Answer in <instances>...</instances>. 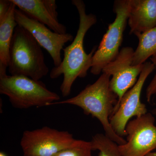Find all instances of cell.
Returning <instances> with one entry per match:
<instances>
[{"instance_id": "19", "label": "cell", "mask_w": 156, "mask_h": 156, "mask_svg": "<svg viewBox=\"0 0 156 156\" xmlns=\"http://www.w3.org/2000/svg\"><path fill=\"white\" fill-rule=\"evenodd\" d=\"M145 156H156V152H152L148 154Z\"/></svg>"}, {"instance_id": "15", "label": "cell", "mask_w": 156, "mask_h": 156, "mask_svg": "<svg viewBox=\"0 0 156 156\" xmlns=\"http://www.w3.org/2000/svg\"><path fill=\"white\" fill-rule=\"evenodd\" d=\"M90 142L92 151H99L98 156H122L119 145L105 134H95Z\"/></svg>"}, {"instance_id": "5", "label": "cell", "mask_w": 156, "mask_h": 156, "mask_svg": "<svg viewBox=\"0 0 156 156\" xmlns=\"http://www.w3.org/2000/svg\"><path fill=\"white\" fill-rule=\"evenodd\" d=\"M113 9L115 19L109 25L108 30L93 56L90 72L94 75H98L102 72L104 68L114 60L119 53L123 33L129 17L130 0L115 1Z\"/></svg>"}, {"instance_id": "7", "label": "cell", "mask_w": 156, "mask_h": 156, "mask_svg": "<svg viewBox=\"0 0 156 156\" xmlns=\"http://www.w3.org/2000/svg\"><path fill=\"white\" fill-rule=\"evenodd\" d=\"M154 69V66L151 62L144 64L136 83L123 95L119 108L110 118L112 128L119 136H126V126L132 117L138 118L147 113L146 106L140 101V95L146 80Z\"/></svg>"}, {"instance_id": "13", "label": "cell", "mask_w": 156, "mask_h": 156, "mask_svg": "<svg viewBox=\"0 0 156 156\" xmlns=\"http://www.w3.org/2000/svg\"><path fill=\"white\" fill-rule=\"evenodd\" d=\"M12 2L8 13L0 19V75L7 74L11 41L14 30L18 25L15 19L16 6Z\"/></svg>"}, {"instance_id": "8", "label": "cell", "mask_w": 156, "mask_h": 156, "mask_svg": "<svg viewBox=\"0 0 156 156\" xmlns=\"http://www.w3.org/2000/svg\"><path fill=\"white\" fill-rule=\"evenodd\" d=\"M134 50L131 47L123 48L114 60L108 63L102 69L112 76L110 87L118 98L112 115L117 111L123 95L136 83L137 78L143 68L144 64L133 65Z\"/></svg>"}, {"instance_id": "18", "label": "cell", "mask_w": 156, "mask_h": 156, "mask_svg": "<svg viewBox=\"0 0 156 156\" xmlns=\"http://www.w3.org/2000/svg\"><path fill=\"white\" fill-rule=\"evenodd\" d=\"M12 3L11 0L0 1V19L5 17L8 13Z\"/></svg>"}, {"instance_id": "12", "label": "cell", "mask_w": 156, "mask_h": 156, "mask_svg": "<svg viewBox=\"0 0 156 156\" xmlns=\"http://www.w3.org/2000/svg\"><path fill=\"white\" fill-rule=\"evenodd\" d=\"M130 34H142L156 27V0H130Z\"/></svg>"}, {"instance_id": "21", "label": "cell", "mask_w": 156, "mask_h": 156, "mask_svg": "<svg viewBox=\"0 0 156 156\" xmlns=\"http://www.w3.org/2000/svg\"><path fill=\"white\" fill-rule=\"evenodd\" d=\"M152 114L156 116V108L154 109L152 111Z\"/></svg>"}, {"instance_id": "14", "label": "cell", "mask_w": 156, "mask_h": 156, "mask_svg": "<svg viewBox=\"0 0 156 156\" xmlns=\"http://www.w3.org/2000/svg\"><path fill=\"white\" fill-rule=\"evenodd\" d=\"M139 40L138 46L134 50L133 65L145 63L156 53V27L142 34L135 35Z\"/></svg>"}, {"instance_id": "17", "label": "cell", "mask_w": 156, "mask_h": 156, "mask_svg": "<svg viewBox=\"0 0 156 156\" xmlns=\"http://www.w3.org/2000/svg\"><path fill=\"white\" fill-rule=\"evenodd\" d=\"M152 62L153 63L156 69V53L151 58ZM156 95V73L151 83L149 84L147 88L146 98L148 102L151 100V98L154 95Z\"/></svg>"}, {"instance_id": "9", "label": "cell", "mask_w": 156, "mask_h": 156, "mask_svg": "<svg viewBox=\"0 0 156 156\" xmlns=\"http://www.w3.org/2000/svg\"><path fill=\"white\" fill-rule=\"evenodd\" d=\"M151 113L129 121L126 143L119 145L122 156H145L156 148V126Z\"/></svg>"}, {"instance_id": "16", "label": "cell", "mask_w": 156, "mask_h": 156, "mask_svg": "<svg viewBox=\"0 0 156 156\" xmlns=\"http://www.w3.org/2000/svg\"><path fill=\"white\" fill-rule=\"evenodd\" d=\"M90 141L77 140L74 144L53 156H92Z\"/></svg>"}, {"instance_id": "10", "label": "cell", "mask_w": 156, "mask_h": 156, "mask_svg": "<svg viewBox=\"0 0 156 156\" xmlns=\"http://www.w3.org/2000/svg\"><path fill=\"white\" fill-rule=\"evenodd\" d=\"M15 19L18 25L27 30L42 48L48 52L53 60L54 67L61 64V51L67 42L73 41L69 33L59 34L48 28L47 26L28 17L18 9H15Z\"/></svg>"}, {"instance_id": "4", "label": "cell", "mask_w": 156, "mask_h": 156, "mask_svg": "<svg viewBox=\"0 0 156 156\" xmlns=\"http://www.w3.org/2000/svg\"><path fill=\"white\" fill-rule=\"evenodd\" d=\"M0 93L8 96L12 106L18 109L50 106L60 99L42 81L7 74L0 75Z\"/></svg>"}, {"instance_id": "6", "label": "cell", "mask_w": 156, "mask_h": 156, "mask_svg": "<svg viewBox=\"0 0 156 156\" xmlns=\"http://www.w3.org/2000/svg\"><path fill=\"white\" fill-rule=\"evenodd\" d=\"M77 140L68 131L45 126L24 131L20 144L23 156H53L72 146Z\"/></svg>"}, {"instance_id": "20", "label": "cell", "mask_w": 156, "mask_h": 156, "mask_svg": "<svg viewBox=\"0 0 156 156\" xmlns=\"http://www.w3.org/2000/svg\"><path fill=\"white\" fill-rule=\"evenodd\" d=\"M0 156H7V155L5 153L3 152H0Z\"/></svg>"}, {"instance_id": "3", "label": "cell", "mask_w": 156, "mask_h": 156, "mask_svg": "<svg viewBox=\"0 0 156 156\" xmlns=\"http://www.w3.org/2000/svg\"><path fill=\"white\" fill-rule=\"evenodd\" d=\"M9 72L11 76H23L39 81L48 74L42 47L30 33L17 25L10 49Z\"/></svg>"}, {"instance_id": "11", "label": "cell", "mask_w": 156, "mask_h": 156, "mask_svg": "<svg viewBox=\"0 0 156 156\" xmlns=\"http://www.w3.org/2000/svg\"><path fill=\"white\" fill-rule=\"evenodd\" d=\"M11 1L19 10L31 19L47 26L56 33H67L66 27L58 20L55 0Z\"/></svg>"}, {"instance_id": "2", "label": "cell", "mask_w": 156, "mask_h": 156, "mask_svg": "<svg viewBox=\"0 0 156 156\" xmlns=\"http://www.w3.org/2000/svg\"><path fill=\"white\" fill-rule=\"evenodd\" d=\"M111 77L102 73L94 83L88 85L76 96L51 103L50 105L69 104L79 107L85 114L91 115L100 122L105 135L118 145H122L126 143V140L115 133L110 122L118 101V97L110 87Z\"/></svg>"}, {"instance_id": "1", "label": "cell", "mask_w": 156, "mask_h": 156, "mask_svg": "<svg viewBox=\"0 0 156 156\" xmlns=\"http://www.w3.org/2000/svg\"><path fill=\"white\" fill-rule=\"evenodd\" d=\"M80 17V23L76 35L72 43L63 49L64 57L61 64L54 67L50 73V77L55 79L63 75L60 90L63 97L70 94L73 84L77 78H85L92 67V58L96 46L87 54L84 49V40L87 32L97 22L96 16L86 13V5L82 0H73Z\"/></svg>"}]
</instances>
